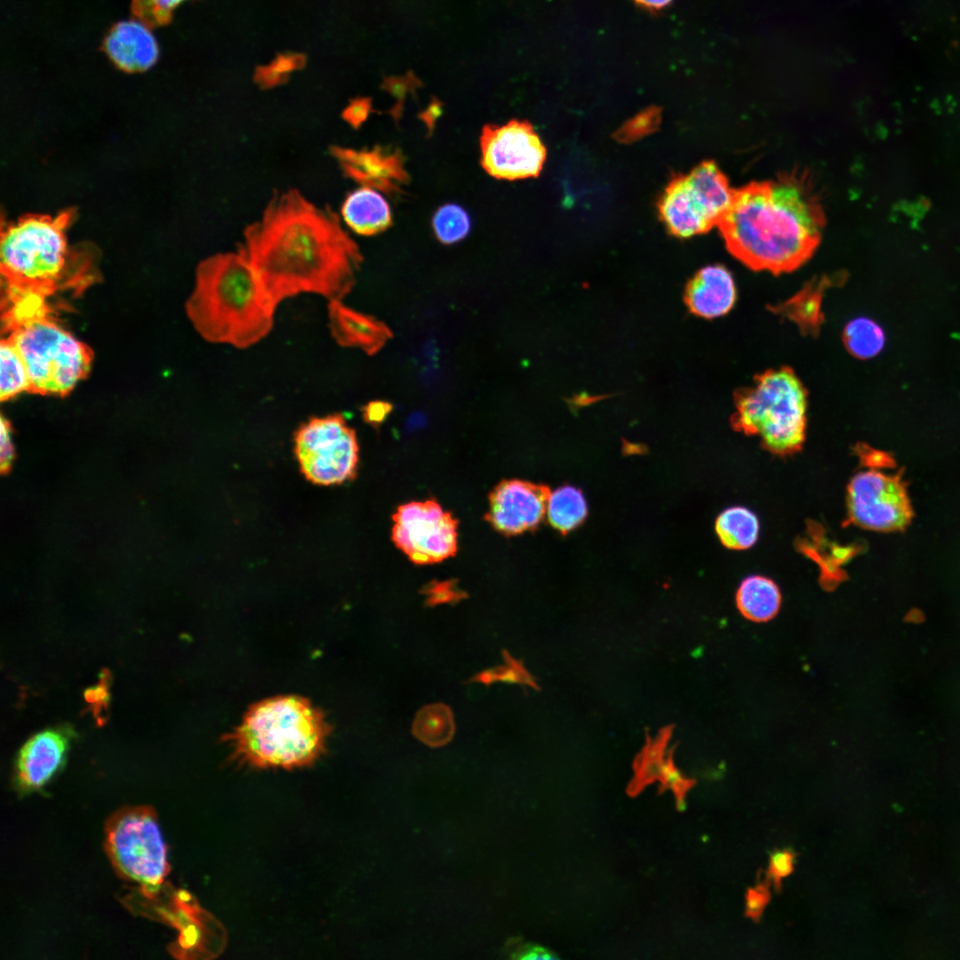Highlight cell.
I'll use <instances>...</instances> for the list:
<instances>
[{"instance_id":"obj_1","label":"cell","mask_w":960,"mask_h":960,"mask_svg":"<svg viewBox=\"0 0 960 960\" xmlns=\"http://www.w3.org/2000/svg\"><path fill=\"white\" fill-rule=\"evenodd\" d=\"M239 250L274 308L302 292L342 300L363 261L340 217L295 188L272 196L261 217L244 229Z\"/></svg>"},{"instance_id":"obj_2","label":"cell","mask_w":960,"mask_h":960,"mask_svg":"<svg viewBox=\"0 0 960 960\" xmlns=\"http://www.w3.org/2000/svg\"><path fill=\"white\" fill-rule=\"evenodd\" d=\"M717 227L727 250L742 264L780 275L813 255L825 213L811 178L793 171L734 189Z\"/></svg>"},{"instance_id":"obj_3","label":"cell","mask_w":960,"mask_h":960,"mask_svg":"<svg viewBox=\"0 0 960 960\" xmlns=\"http://www.w3.org/2000/svg\"><path fill=\"white\" fill-rule=\"evenodd\" d=\"M275 311L239 249L214 254L198 264L186 312L205 340L237 348L251 347L270 332Z\"/></svg>"},{"instance_id":"obj_4","label":"cell","mask_w":960,"mask_h":960,"mask_svg":"<svg viewBox=\"0 0 960 960\" xmlns=\"http://www.w3.org/2000/svg\"><path fill=\"white\" fill-rule=\"evenodd\" d=\"M331 726L308 699L284 695L262 700L225 737L234 759L254 768L311 765L326 750Z\"/></svg>"},{"instance_id":"obj_5","label":"cell","mask_w":960,"mask_h":960,"mask_svg":"<svg viewBox=\"0 0 960 960\" xmlns=\"http://www.w3.org/2000/svg\"><path fill=\"white\" fill-rule=\"evenodd\" d=\"M733 429L758 436L763 448L787 456L803 447L806 433L807 390L788 366L766 370L734 392Z\"/></svg>"},{"instance_id":"obj_6","label":"cell","mask_w":960,"mask_h":960,"mask_svg":"<svg viewBox=\"0 0 960 960\" xmlns=\"http://www.w3.org/2000/svg\"><path fill=\"white\" fill-rule=\"evenodd\" d=\"M75 214L68 208L54 215L29 213L2 220L0 266L7 285L49 294L55 289L71 258L67 232Z\"/></svg>"},{"instance_id":"obj_7","label":"cell","mask_w":960,"mask_h":960,"mask_svg":"<svg viewBox=\"0 0 960 960\" xmlns=\"http://www.w3.org/2000/svg\"><path fill=\"white\" fill-rule=\"evenodd\" d=\"M7 337L23 360L32 393L64 396L90 371L91 348L50 317L16 329Z\"/></svg>"},{"instance_id":"obj_8","label":"cell","mask_w":960,"mask_h":960,"mask_svg":"<svg viewBox=\"0 0 960 960\" xmlns=\"http://www.w3.org/2000/svg\"><path fill=\"white\" fill-rule=\"evenodd\" d=\"M104 848L117 875L148 892L164 884L170 866L157 815L149 805L124 806L104 828Z\"/></svg>"},{"instance_id":"obj_9","label":"cell","mask_w":960,"mask_h":960,"mask_svg":"<svg viewBox=\"0 0 960 960\" xmlns=\"http://www.w3.org/2000/svg\"><path fill=\"white\" fill-rule=\"evenodd\" d=\"M733 190L717 164L704 161L669 181L658 203L660 219L677 237L707 233L718 225Z\"/></svg>"},{"instance_id":"obj_10","label":"cell","mask_w":960,"mask_h":960,"mask_svg":"<svg viewBox=\"0 0 960 960\" xmlns=\"http://www.w3.org/2000/svg\"><path fill=\"white\" fill-rule=\"evenodd\" d=\"M299 468L310 483L321 486L352 480L359 461L356 431L341 413L311 417L293 435Z\"/></svg>"},{"instance_id":"obj_11","label":"cell","mask_w":960,"mask_h":960,"mask_svg":"<svg viewBox=\"0 0 960 960\" xmlns=\"http://www.w3.org/2000/svg\"><path fill=\"white\" fill-rule=\"evenodd\" d=\"M846 505L848 522L873 531L902 530L912 517L901 478L876 469L860 471L851 479Z\"/></svg>"},{"instance_id":"obj_12","label":"cell","mask_w":960,"mask_h":960,"mask_svg":"<svg viewBox=\"0 0 960 960\" xmlns=\"http://www.w3.org/2000/svg\"><path fill=\"white\" fill-rule=\"evenodd\" d=\"M393 520L392 540L413 563L433 564L455 554L457 521L436 501L402 505Z\"/></svg>"},{"instance_id":"obj_13","label":"cell","mask_w":960,"mask_h":960,"mask_svg":"<svg viewBox=\"0 0 960 960\" xmlns=\"http://www.w3.org/2000/svg\"><path fill=\"white\" fill-rule=\"evenodd\" d=\"M481 164L491 176L501 180L537 177L547 151L532 125L511 120L502 125H485L480 136Z\"/></svg>"},{"instance_id":"obj_14","label":"cell","mask_w":960,"mask_h":960,"mask_svg":"<svg viewBox=\"0 0 960 960\" xmlns=\"http://www.w3.org/2000/svg\"><path fill=\"white\" fill-rule=\"evenodd\" d=\"M550 492L544 484L503 481L490 494L486 519L506 535L532 531L544 517Z\"/></svg>"},{"instance_id":"obj_15","label":"cell","mask_w":960,"mask_h":960,"mask_svg":"<svg viewBox=\"0 0 960 960\" xmlns=\"http://www.w3.org/2000/svg\"><path fill=\"white\" fill-rule=\"evenodd\" d=\"M329 151L344 175L362 187L392 193L396 192L407 180L397 152L379 146L355 149L337 145L330 147Z\"/></svg>"},{"instance_id":"obj_16","label":"cell","mask_w":960,"mask_h":960,"mask_svg":"<svg viewBox=\"0 0 960 960\" xmlns=\"http://www.w3.org/2000/svg\"><path fill=\"white\" fill-rule=\"evenodd\" d=\"M68 736L62 730L41 732L20 748L15 764L14 782L21 793L42 788L62 765Z\"/></svg>"},{"instance_id":"obj_17","label":"cell","mask_w":960,"mask_h":960,"mask_svg":"<svg viewBox=\"0 0 960 960\" xmlns=\"http://www.w3.org/2000/svg\"><path fill=\"white\" fill-rule=\"evenodd\" d=\"M105 50L120 69L141 72L150 68L158 58L156 39L142 20H127L116 23L108 32Z\"/></svg>"},{"instance_id":"obj_18","label":"cell","mask_w":960,"mask_h":960,"mask_svg":"<svg viewBox=\"0 0 960 960\" xmlns=\"http://www.w3.org/2000/svg\"><path fill=\"white\" fill-rule=\"evenodd\" d=\"M327 310L331 335L340 346L374 355L391 338V331L383 322L346 306L341 300H329Z\"/></svg>"},{"instance_id":"obj_19","label":"cell","mask_w":960,"mask_h":960,"mask_svg":"<svg viewBox=\"0 0 960 960\" xmlns=\"http://www.w3.org/2000/svg\"><path fill=\"white\" fill-rule=\"evenodd\" d=\"M737 298L734 278L723 265H709L700 269L690 280L685 302L698 316L713 319L732 310Z\"/></svg>"},{"instance_id":"obj_20","label":"cell","mask_w":960,"mask_h":960,"mask_svg":"<svg viewBox=\"0 0 960 960\" xmlns=\"http://www.w3.org/2000/svg\"><path fill=\"white\" fill-rule=\"evenodd\" d=\"M340 214L345 224L361 236H373L386 230L392 222L390 207L375 189L361 187L348 193Z\"/></svg>"},{"instance_id":"obj_21","label":"cell","mask_w":960,"mask_h":960,"mask_svg":"<svg viewBox=\"0 0 960 960\" xmlns=\"http://www.w3.org/2000/svg\"><path fill=\"white\" fill-rule=\"evenodd\" d=\"M833 284L829 276L814 278L794 296L771 309L793 321L803 333L816 335L824 319L821 310L824 292Z\"/></svg>"},{"instance_id":"obj_22","label":"cell","mask_w":960,"mask_h":960,"mask_svg":"<svg viewBox=\"0 0 960 960\" xmlns=\"http://www.w3.org/2000/svg\"><path fill=\"white\" fill-rule=\"evenodd\" d=\"M736 604L748 620L765 622L776 616L781 604L777 584L769 578L752 575L745 578L736 593Z\"/></svg>"},{"instance_id":"obj_23","label":"cell","mask_w":960,"mask_h":960,"mask_svg":"<svg viewBox=\"0 0 960 960\" xmlns=\"http://www.w3.org/2000/svg\"><path fill=\"white\" fill-rule=\"evenodd\" d=\"M48 295L40 289L6 284L2 319L7 332L49 317Z\"/></svg>"},{"instance_id":"obj_24","label":"cell","mask_w":960,"mask_h":960,"mask_svg":"<svg viewBox=\"0 0 960 960\" xmlns=\"http://www.w3.org/2000/svg\"><path fill=\"white\" fill-rule=\"evenodd\" d=\"M715 529L724 547L741 550L751 548L757 540L759 523L751 510L735 506L717 516Z\"/></svg>"},{"instance_id":"obj_25","label":"cell","mask_w":960,"mask_h":960,"mask_svg":"<svg viewBox=\"0 0 960 960\" xmlns=\"http://www.w3.org/2000/svg\"><path fill=\"white\" fill-rule=\"evenodd\" d=\"M547 514L549 524L560 533L566 534L586 519L588 504L580 489L565 484L550 492Z\"/></svg>"},{"instance_id":"obj_26","label":"cell","mask_w":960,"mask_h":960,"mask_svg":"<svg viewBox=\"0 0 960 960\" xmlns=\"http://www.w3.org/2000/svg\"><path fill=\"white\" fill-rule=\"evenodd\" d=\"M412 734L425 745L438 748L447 744L455 732L452 709L444 703L422 707L412 722Z\"/></svg>"},{"instance_id":"obj_27","label":"cell","mask_w":960,"mask_h":960,"mask_svg":"<svg viewBox=\"0 0 960 960\" xmlns=\"http://www.w3.org/2000/svg\"><path fill=\"white\" fill-rule=\"evenodd\" d=\"M843 340L851 355L860 359H870L884 349L886 336L875 320L860 316L851 320L844 329Z\"/></svg>"},{"instance_id":"obj_28","label":"cell","mask_w":960,"mask_h":960,"mask_svg":"<svg viewBox=\"0 0 960 960\" xmlns=\"http://www.w3.org/2000/svg\"><path fill=\"white\" fill-rule=\"evenodd\" d=\"M671 730V727L664 728L655 739L647 737L646 745L634 764L635 778L629 787L632 795L637 794L654 780H660Z\"/></svg>"},{"instance_id":"obj_29","label":"cell","mask_w":960,"mask_h":960,"mask_svg":"<svg viewBox=\"0 0 960 960\" xmlns=\"http://www.w3.org/2000/svg\"><path fill=\"white\" fill-rule=\"evenodd\" d=\"M0 361L1 400H9L23 391L30 392V382L26 366L8 337L1 340Z\"/></svg>"},{"instance_id":"obj_30","label":"cell","mask_w":960,"mask_h":960,"mask_svg":"<svg viewBox=\"0 0 960 960\" xmlns=\"http://www.w3.org/2000/svg\"><path fill=\"white\" fill-rule=\"evenodd\" d=\"M436 236L444 244H450L462 240L469 232L470 220L468 213L457 204L440 207L433 217Z\"/></svg>"},{"instance_id":"obj_31","label":"cell","mask_w":960,"mask_h":960,"mask_svg":"<svg viewBox=\"0 0 960 960\" xmlns=\"http://www.w3.org/2000/svg\"><path fill=\"white\" fill-rule=\"evenodd\" d=\"M502 658L505 661L503 665L482 670L473 676L468 683H480L488 686L495 682H503L522 684L538 689L533 677L521 661L512 657L507 650H502Z\"/></svg>"},{"instance_id":"obj_32","label":"cell","mask_w":960,"mask_h":960,"mask_svg":"<svg viewBox=\"0 0 960 960\" xmlns=\"http://www.w3.org/2000/svg\"><path fill=\"white\" fill-rule=\"evenodd\" d=\"M661 789H671L676 795L677 805L683 808L684 797L688 790L695 784L694 780L684 776L675 766L673 761V749L668 750L660 778Z\"/></svg>"},{"instance_id":"obj_33","label":"cell","mask_w":960,"mask_h":960,"mask_svg":"<svg viewBox=\"0 0 960 960\" xmlns=\"http://www.w3.org/2000/svg\"><path fill=\"white\" fill-rule=\"evenodd\" d=\"M660 112L657 108H650L638 114L627 122L615 134L620 141H632L644 136L658 126L660 123Z\"/></svg>"},{"instance_id":"obj_34","label":"cell","mask_w":960,"mask_h":960,"mask_svg":"<svg viewBox=\"0 0 960 960\" xmlns=\"http://www.w3.org/2000/svg\"><path fill=\"white\" fill-rule=\"evenodd\" d=\"M796 853L790 849L773 852L769 860L766 872L767 883H772L776 890L781 888V881L788 876L795 868Z\"/></svg>"},{"instance_id":"obj_35","label":"cell","mask_w":960,"mask_h":960,"mask_svg":"<svg viewBox=\"0 0 960 960\" xmlns=\"http://www.w3.org/2000/svg\"><path fill=\"white\" fill-rule=\"evenodd\" d=\"M185 1L187 0H135V9L141 20L163 22Z\"/></svg>"},{"instance_id":"obj_36","label":"cell","mask_w":960,"mask_h":960,"mask_svg":"<svg viewBox=\"0 0 960 960\" xmlns=\"http://www.w3.org/2000/svg\"><path fill=\"white\" fill-rule=\"evenodd\" d=\"M769 883L758 884L748 888L745 895V916L758 922L771 900Z\"/></svg>"},{"instance_id":"obj_37","label":"cell","mask_w":960,"mask_h":960,"mask_svg":"<svg viewBox=\"0 0 960 960\" xmlns=\"http://www.w3.org/2000/svg\"><path fill=\"white\" fill-rule=\"evenodd\" d=\"M370 111V99L357 98L349 102L342 111L341 116L352 127L358 128L367 119Z\"/></svg>"},{"instance_id":"obj_38","label":"cell","mask_w":960,"mask_h":960,"mask_svg":"<svg viewBox=\"0 0 960 960\" xmlns=\"http://www.w3.org/2000/svg\"><path fill=\"white\" fill-rule=\"evenodd\" d=\"M108 676L107 674L102 675V676L100 677V681L97 685L89 688L84 692V699L89 704H91L92 711L94 712V715L96 716H99L100 715V712L103 708H106L108 704L109 697L108 689Z\"/></svg>"},{"instance_id":"obj_39","label":"cell","mask_w":960,"mask_h":960,"mask_svg":"<svg viewBox=\"0 0 960 960\" xmlns=\"http://www.w3.org/2000/svg\"><path fill=\"white\" fill-rule=\"evenodd\" d=\"M1 469L7 471L14 458V447L11 437V429L8 421L1 418Z\"/></svg>"},{"instance_id":"obj_40","label":"cell","mask_w":960,"mask_h":960,"mask_svg":"<svg viewBox=\"0 0 960 960\" xmlns=\"http://www.w3.org/2000/svg\"><path fill=\"white\" fill-rule=\"evenodd\" d=\"M392 406L384 401H372L365 404L363 409L364 420L372 425L382 422L390 413Z\"/></svg>"},{"instance_id":"obj_41","label":"cell","mask_w":960,"mask_h":960,"mask_svg":"<svg viewBox=\"0 0 960 960\" xmlns=\"http://www.w3.org/2000/svg\"><path fill=\"white\" fill-rule=\"evenodd\" d=\"M431 594L427 603L428 605H436L442 603L456 602L463 597L462 593L452 591L448 584H441L429 588L427 591Z\"/></svg>"},{"instance_id":"obj_42","label":"cell","mask_w":960,"mask_h":960,"mask_svg":"<svg viewBox=\"0 0 960 960\" xmlns=\"http://www.w3.org/2000/svg\"><path fill=\"white\" fill-rule=\"evenodd\" d=\"M511 957L518 959H556L557 958L552 952L540 948V947H521L511 952Z\"/></svg>"},{"instance_id":"obj_43","label":"cell","mask_w":960,"mask_h":960,"mask_svg":"<svg viewBox=\"0 0 960 960\" xmlns=\"http://www.w3.org/2000/svg\"><path fill=\"white\" fill-rule=\"evenodd\" d=\"M639 6L649 10H660L668 6L673 0H633Z\"/></svg>"},{"instance_id":"obj_44","label":"cell","mask_w":960,"mask_h":960,"mask_svg":"<svg viewBox=\"0 0 960 960\" xmlns=\"http://www.w3.org/2000/svg\"><path fill=\"white\" fill-rule=\"evenodd\" d=\"M903 619L905 622L910 624H921L925 620L924 614L919 610L909 611Z\"/></svg>"}]
</instances>
